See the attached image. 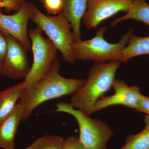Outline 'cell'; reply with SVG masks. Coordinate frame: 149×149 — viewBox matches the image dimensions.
<instances>
[{
    "label": "cell",
    "instance_id": "1",
    "mask_svg": "<svg viewBox=\"0 0 149 149\" xmlns=\"http://www.w3.org/2000/svg\"><path fill=\"white\" fill-rule=\"evenodd\" d=\"M60 64L57 58L48 73L30 90L24 91L19 100L24 110L23 120L45 102L73 95L85 85L84 79L65 78L60 74Z\"/></svg>",
    "mask_w": 149,
    "mask_h": 149
},
{
    "label": "cell",
    "instance_id": "2",
    "mask_svg": "<svg viewBox=\"0 0 149 149\" xmlns=\"http://www.w3.org/2000/svg\"><path fill=\"white\" fill-rule=\"evenodd\" d=\"M120 62L95 63L91 67L85 85L72 95L70 103L88 115L93 113L94 105L112 88Z\"/></svg>",
    "mask_w": 149,
    "mask_h": 149
},
{
    "label": "cell",
    "instance_id": "3",
    "mask_svg": "<svg viewBox=\"0 0 149 149\" xmlns=\"http://www.w3.org/2000/svg\"><path fill=\"white\" fill-rule=\"evenodd\" d=\"M107 30L106 26L100 27L96 32L95 37L90 40L75 41L72 49L75 60H92L95 63L107 61H120L121 52L133 34V29H130L123 35L119 42L110 43L104 38Z\"/></svg>",
    "mask_w": 149,
    "mask_h": 149
},
{
    "label": "cell",
    "instance_id": "4",
    "mask_svg": "<svg viewBox=\"0 0 149 149\" xmlns=\"http://www.w3.org/2000/svg\"><path fill=\"white\" fill-rule=\"evenodd\" d=\"M31 20L37 28L45 32L49 39L60 51L65 61L74 64L72 47L75 42L71 24L62 12L52 16L47 15L32 4Z\"/></svg>",
    "mask_w": 149,
    "mask_h": 149
},
{
    "label": "cell",
    "instance_id": "5",
    "mask_svg": "<svg viewBox=\"0 0 149 149\" xmlns=\"http://www.w3.org/2000/svg\"><path fill=\"white\" fill-rule=\"evenodd\" d=\"M56 106V111L68 113L75 118L80 130L79 139L86 149H107V143L113 132L105 122L92 118L70 103L60 102Z\"/></svg>",
    "mask_w": 149,
    "mask_h": 149
},
{
    "label": "cell",
    "instance_id": "6",
    "mask_svg": "<svg viewBox=\"0 0 149 149\" xmlns=\"http://www.w3.org/2000/svg\"><path fill=\"white\" fill-rule=\"evenodd\" d=\"M42 32L37 27L28 32L33 60L23 81L25 91L30 90L48 73L57 58L58 50L50 40L44 37Z\"/></svg>",
    "mask_w": 149,
    "mask_h": 149
},
{
    "label": "cell",
    "instance_id": "7",
    "mask_svg": "<svg viewBox=\"0 0 149 149\" xmlns=\"http://www.w3.org/2000/svg\"><path fill=\"white\" fill-rule=\"evenodd\" d=\"M6 51L1 64L0 75L13 80L25 78L30 70L27 49L18 40L6 34Z\"/></svg>",
    "mask_w": 149,
    "mask_h": 149
},
{
    "label": "cell",
    "instance_id": "8",
    "mask_svg": "<svg viewBox=\"0 0 149 149\" xmlns=\"http://www.w3.org/2000/svg\"><path fill=\"white\" fill-rule=\"evenodd\" d=\"M133 0H87V9L83 16V24L91 30L101 22L119 12L127 13Z\"/></svg>",
    "mask_w": 149,
    "mask_h": 149
},
{
    "label": "cell",
    "instance_id": "9",
    "mask_svg": "<svg viewBox=\"0 0 149 149\" xmlns=\"http://www.w3.org/2000/svg\"><path fill=\"white\" fill-rule=\"evenodd\" d=\"M32 3L24 1L20 9L11 15L0 12V31L18 40L28 51L31 48L27 25L31 20Z\"/></svg>",
    "mask_w": 149,
    "mask_h": 149
},
{
    "label": "cell",
    "instance_id": "10",
    "mask_svg": "<svg viewBox=\"0 0 149 149\" xmlns=\"http://www.w3.org/2000/svg\"><path fill=\"white\" fill-rule=\"evenodd\" d=\"M112 88L114 93L99 99L94 105L93 113L115 105L123 106L136 110L143 95L139 87L130 86L123 80L115 79Z\"/></svg>",
    "mask_w": 149,
    "mask_h": 149
},
{
    "label": "cell",
    "instance_id": "11",
    "mask_svg": "<svg viewBox=\"0 0 149 149\" xmlns=\"http://www.w3.org/2000/svg\"><path fill=\"white\" fill-rule=\"evenodd\" d=\"M24 110L21 102L17 103L13 111L0 122V148L15 149V139L17 128L23 120Z\"/></svg>",
    "mask_w": 149,
    "mask_h": 149
},
{
    "label": "cell",
    "instance_id": "12",
    "mask_svg": "<svg viewBox=\"0 0 149 149\" xmlns=\"http://www.w3.org/2000/svg\"><path fill=\"white\" fill-rule=\"evenodd\" d=\"M87 6V0H63L62 12L71 24L75 41L81 40V21Z\"/></svg>",
    "mask_w": 149,
    "mask_h": 149
},
{
    "label": "cell",
    "instance_id": "13",
    "mask_svg": "<svg viewBox=\"0 0 149 149\" xmlns=\"http://www.w3.org/2000/svg\"><path fill=\"white\" fill-rule=\"evenodd\" d=\"M25 91L23 81L0 91V122L13 111Z\"/></svg>",
    "mask_w": 149,
    "mask_h": 149
},
{
    "label": "cell",
    "instance_id": "14",
    "mask_svg": "<svg viewBox=\"0 0 149 149\" xmlns=\"http://www.w3.org/2000/svg\"><path fill=\"white\" fill-rule=\"evenodd\" d=\"M145 55H149V36L139 37L133 34L123 49L120 62H125L135 57Z\"/></svg>",
    "mask_w": 149,
    "mask_h": 149
},
{
    "label": "cell",
    "instance_id": "15",
    "mask_svg": "<svg viewBox=\"0 0 149 149\" xmlns=\"http://www.w3.org/2000/svg\"><path fill=\"white\" fill-rule=\"evenodd\" d=\"M127 19L140 21L149 26V4L146 0H133L132 6L128 12L116 19L112 22L111 27H114L121 22Z\"/></svg>",
    "mask_w": 149,
    "mask_h": 149
},
{
    "label": "cell",
    "instance_id": "16",
    "mask_svg": "<svg viewBox=\"0 0 149 149\" xmlns=\"http://www.w3.org/2000/svg\"><path fill=\"white\" fill-rule=\"evenodd\" d=\"M144 121L146 126L143 130L127 136L125 145L118 149H149V116L146 115Z\"/></svg>",
    "mask_w": 149,
    "mask_h": 149
},
{
    "label": "cell",
    "instance_id": "17",
    "mask_svg": "<svg viewBox=\"0 0 149 149\" xmlns=\"http://www.w3.org/2000/svg\"><path fill=\"white\" fill-rule=\"evenodd\" d=\"M65 139L57 135H45L24 149H61Z\"/></svg>",
    "mask_w": 149,
    "mask_h": 149
},
{
    "label": "cell",
    "instance_id": "18",
    "mask_svg": "<svg viewBox=\"0 0 149 149\" xmlns=\"http://www.w3.org/2000/svg\"><path fill=\"white\" fill-rule=\"evenodd\" d=\"M48 13L56 15L62 11L63 0H40Z\"/></svg>",
    "mask_w": 149,
    "mask_h": 149
},
{
    "label": "cell",
    "instance_id": "19",
    "mask_svg": "<svg viewBox=\"0 0 149 149\" xmlns=\"http://www.w3.org/2000/svg\"><path fill=\"white\" fill-rule=\"evenodd\" d=\"M26 0H0V9L6 10L18 11Z\"/></svg>",
    "mask_w": 149,
    "mask_h": 149
},
{
    "label": "cell",
    "instance_id": "20",
    "mask_svg": "<svg viewBox=\"0 0 149 149\" xmlns=\"http://www.w3.org/2000/svg\"><path fill=\"white\" fill-rule=\"evenodd\" d=\"M61 149H86L78 137L71 136L64 140Z\"/></svg>",
    "mask_w": 149,
    "mask_h": 149
},
{
    "label": "cell",
    "instance_id": "21",
    "mask_svg": "<svg viewBox=\"0 0 149 149\" xmlns=\"http://www.w3.org/2000/svg\"><path fill=\"white\" fill-rule=\"evenodd\" d=\"M136 111L146 113L149 116V97L143 95Z\"/></svg>",
    "mask_w": 149,
    "mask_h": 149
},
{
    "label": "cell",
    "instance_id": "22",
    "mask_svg": "<svg viewBox=\"0 0 149 149\" xmlns=\"http://www.w3.org/2000/svg\"><path fill=\"white\" fill-rule=\"evenodd\" d=\"M7 47V42L5 35L0 31V69L2 62Z\"/></svg>",
    "mask_w": 149,
    "mask_h": 149
},
{
    "label": "cell",
    "instance_id": "23",
    "mask_svg": "<svg viewBox=\"0 0 149 149\" xmlns=\"http://www.w3.org/2000/svg\"><path fill=\"white\" fill-rule=\"evenodd\" d=\"M26 1H27V0H26Z\"/></svg>",
    "mask_w": 149,
    "mask_h": 149
}]
</instances>
